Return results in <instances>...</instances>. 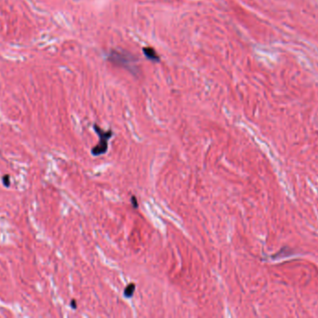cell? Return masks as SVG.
Listing matches in <instances>:
<instances>
[{
    "label": "cell",
    "instance_id": "7a4b0ae2",
    "mask_svg": "<svg viewBox=\"0 0 318 318\" xmlns=\"http://www.w3.org/2000/svg\"><path fill=\"white\" fill-rule=\"evenodd\" d=\"M93 128L96 133L99 135L100 141L99 144L91 149V153L93 156H100L106 153V151L108 150V141L112 137L113 132L112 131H103L101 127H99L96 124H94Z\"/></svg>",
    "mask_w": 318,
    "mask_h": 318
},
{
    "label": "cell",
    "instance_id": "3957f363",
    "mask_svg": "<svg viewBox=\"0 0 318 318\" xmlns=\"http://www.w3.org/2000/svg\"><path fill=\"white\" fill-rule=\"evenodd\" d=\"M143 52H144L145 56L149 60H151V61H154V62H159L160 61L159 56L156 54V52L155 51L154 49H152V48H144L143 49Z\"/></svg>",
    "mask_w": 318,
    "mask_h": 318
},
{
    "label": "cell",
    "instance_id": "6da1fadb",
    "mask_svg": "<svg viewBox=\"0 0 318 318\" xmlns=\"http://www.w3.org/2000/svg\"><path fill=\"white\" fill-rule=\"evenodd\" d=\"M108 60L114 65L122 66L126 69H128L131 72L133 69H136V65H135L136 59L129 53L115 51L109 54Z\"/></svg>",
    "mask_w": 318,
    "mask_h": 318
},
{
    "label": "cell",
    "instance_id": "8992f818",
    "mask_svg": "<svg viewBox=\"0 0 318 318\" xmlns=\"http://www.w3.org/2000/svg\"><path fill=\"white\" fill-rule=\"evenodd\" d=\"M131 203H132V206H133V208H135V209H136V208H138V207H139L138 201H137V199H136L134 196H132V197H131Z\"/></svg>",
    "mask_w": 318,
    "mask_h": 318
},
{
    "label": "cell",
    "instance_id": "277c9868",
    "mask_svg": "<svg viewBox=\"0 0 318 318\" xmlns=\"http://www.w3.org/2000/svg\"><path fill=\"white\" fill-rule=\"evenodd\" d=\"M134 292H135V284L133 283H131L126 286V288L124 290V296L126 298H131L133 296Z\"/></svg>",
    "mask_w": 318,
    "mask_h": 318
},
{
    "label": "cell",
    "instance_id": "5b68a950",
    "mask_svg": "<svg viewBox=\"0 0 318 318\" xmlns=\"http://www.w3.org/2000/svg\"><path fill=\"white\" fill-rule=\"evenodd\" d=\"M3 184L6 186V187H9V184H10V177L9 175H6L3 176Z\"/></svg>",
    "mask_w": 318,
    "mask_h": 318
},
{
    "label": "cell",
    "instance_id": "52a82bcc",
    "mask_svg": "<svg viewBox=\"0 0 318 318\" xmlns=\"http://www.w3.org/2000/svg\"><path fill=\"white\" fill-rule=\"evenodd\" d=\"M71 307H72L73 309H77V304H75V300H74V299H73V300L71 301Z\"/></svg>",
    "mask_w": 318,
    "mask_h": 318
}]
</instances>
